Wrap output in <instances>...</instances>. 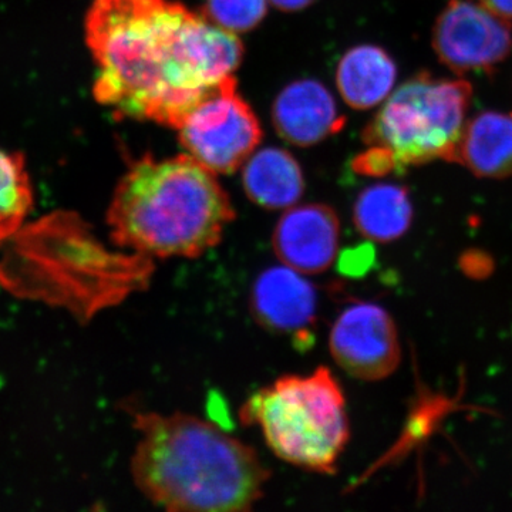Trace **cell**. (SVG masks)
I'll list each match as a JSON object with an SVG mask.
<instances>
[{"label": "cell", "instance_id": "5bb4252c", "mask_svg": "<svg viewBox=\"0 0 512 512\" xmlns=\"http://www.w3.org/2000/svg\"><path fill=\"white\" fill-rule=\"evenodd\" d=\"M242 183L249 200L268 210H288L305 192L302 168L289 151L268 147L244 164Z\"/></svg>", "mask_w": 512, "mask_h": 512}, {"label": "cell", "instance_id": "8fae6325", "mask_svg": "<svg viewBox=\"0 0 512 512\" xmlns=\"http://www.w3.org/2000/svg\"><path fill=\"white\" fill-rule=\"evenodd\" d=\"M305 276L285 265L266 269L258 276L251 308L264 328L309 339L316 319V292Z\"/></svg>", "mask_w": 512, "mask_h": 512}, {"label": "cell", "instance_id": "7a4b0ae2", "mask_svg": "<svg viewBox=\"0 0 512 512\" xmlns=\"http://www.w3.org/2000/svg\"><path fill=\"white\" fill-rule=\"evenodd\" d=\"M140 439L131 476L151 503L174 512H242L271 477L254 448L191 414L133 413Z\"/></svg>", "mask_w": 512, "mask_h": 512}, {"label": "cell", "instance_id": "ac0fdd59", "mask_svg": "<svg viewBox=\"0 0 512 512\" xmlns=\"http://www.w3.org/2000/svg\"><path fill=\"white\" fill-rule=\"evenodd\" d=\"M268 0H205V18L228 32H249L265 18Z\"/></svg>", "mask_w": 512, "mask_h": 512}, {"label": "cell", "instance_id": "8992f818", "mask_svg": "<svg viewBox=\"0 0 512 512\" xmlns=\"http://www.w3.org/2000/svg\"><path fill=\"white\" fill-rule=\"evenodd\" d=\"M473 89L466 80L420 73L390 94L363 131L393 173L434 160H456Z\"/></svg>", "mask_w": 512, "mask_h": 512}, {"label": "cell", "instance_id": "277c9868", "mask_svg": "<svg viewBox=\"0 0 512 512\" xmlns=\"http://www.w3.org/2000/svg\"><path fill=\"white\" fill-rule=\"evenodd\" d=\"M234 220L217 174L190 154L138 160L117 184L107 211L111 242L151 259L207 254Z\"/></svg>", "mask_w": 512, "mask_h": 512}, {"label": "cell", "instance_id": "3957f363", "mask_svg": "<svg viewBox=\"0 0 512 512\" xmlns=\"http://www.w3.org/2000/svg\"><path fill=\"white\" fill-rule=\"evenodd\" d=\"M0 262V284L87 322L134 293L146 291L154 259L110 251L80 215L56 211L20 228Z\"/></svg>", "mask_w": 512, "mask_h": 512}, {"label": "cell", "instance_id": "7c38bea8", "mask_svg": "<svg viewBox=\"0 0 512 512\" xmlns=\"http://www.w3.org/2000/svg\"><path fill=\"white\" fill-rule=\"evenodd\" d=\"M272 120L279 136L298 147H311L345 127L335 99L322 83L298 80L278 94Z\"/></svg>", "mask_w": 512, "mask_h": 512}, {"label": "cell", "instance_id": "2e32d148", "mask_svg": "<svg viewBox=\"0 0 512 512\" xmlns=\"http://www.w3.org/2000/svg\"><path fill=\"white\" fill-rule=\"evenodd\" d=\"M409 191L400 185L375 184L360 192L353 207V222L363 238L392 242L412 225Z\"/></svg>", "mask_w": 512, "mask_h": 512}, {"label": "cell", "instance_id": "e0dca14e", "mask_svg": "<svg viewBox=\"0 0 512 512\" xmlns=\"http://www.w3.org/2000/svg\"><path fill=\"white\" fill-rule=\"evenodd\" d=\"M33 208L25 156L0 148V242L12 239Z\"/></svg>", "mask_w": 512, "mask_h": 512}, {"label": "cell", "instance_id": "ba28073f", "mask_svg": "<svg viewBox=\"0 0 512 512\" xmlns=\"http://www.w3.org/2000/svg\"><path fill=\"white\" fill-rule=\"evenodd\" d=\"M433 49L451 72L490 73L510 56V20L480 2L450 0L434 23Z\"/></svg>", "mask_w": 512, "mask_h": 512}, {"label": "cell", "instance_id": "4fadbf2b", "mask_svg": "<svg viewBox=\"0 0 512 512\" xmlns=\"http://www.w3.org/2000/svg\"><path fill=\"white\" fill-rule=\"evenodd\" d=\"M480 178L512 174V114L484 111L464 127L456 160Z\"/></svg>", "mask_w": 512, "mask_h": 512}, {"label": "cell", "instance_id": "52a82bcc", "mask_svg": "<svg viewBox=\"0 0 512 512\" xmlns=\"http://www.w3.org/2000/svg\"><path fill=\"white\" fill-rule=\"evenodd\" d=\"M177 131L187 154L217 175L244 167L262 140L259 121L237 92L234 76L205 94Z\"/></svg>", "mask_w": 512, "mask_h": 512}, {"label": "cell", "instance_id": "6da1fadb", "mask_svg": "<svg viewBox=\"0 0 512 512\" xmlns=\"http://www.w3.org/2000/svg\"><path fill=\"white\" fill-rule=\"evenodd\" d=\"M84 36L97 64L94 99L175 130L244 56L235 33L173 0H93Z\"/></svg>", "mask_w": 512, "mask_h": 512}, {"label": "cell", "instance_id": "30bf717a", "mask_svg": "<svg viewBox=\"0 0 512 512\" xmlns=\"http://www.w3.org/2000/svg\"><path fill=\"white\" fill-rule=\"evenodd\" d=\"M339 242L338 214L325 204L293 205L272 235L276 258L306 276L328 271L338 256Z\"/></svg>", "mask_w": 512, "mask_h": 512}, {"label": "cell", "instance_id": "d6986e66", "mask_svg": "<svg viewBox=\"0 0 512 512\" xmlns=\"http://www.w3.org/2000/svg\"><path fill=\"white\" fill-rule=\"evenodd\" d=\"M478 2L500 18L512 20V0H478Z\"/></svg>", "mask_w": 512, "mask_h": 512}, {"label": "cell", "instance_id": "9c48e42d", "mask_svg": "<svg viewBox=\"0 0 512 512\" xmlns=\"http://www.w3.org/2000/svg\"><path fill=\"white\" fill-rule=\"evenodd\" d=\"M329 349L346 373L366 382L393 375L402 356L392 316L370 302L352 303L339 313L330 329Z\"/></svg>", "mask_w": 512, "mask_h": 512}, {"label": "cell", "instance_id": "ffe728a7", "mask_svg": "<svg viewBox=\"0 0 512 512\" xmlns=\"http://www.w3.org/2000/svg\"><path fill=\"white\" fill-rule=\"evenodd\" d=\"M271 2L284 12H298V10L308 8L315 0H271Z\"/></svg>", "mask_w": 512, "mask_h": 512}, {"label": "cell", "instance_id": "5b68a950", "mask_svg": "<svg viewBox=\"0 0 512 512\" xmlns=\"http://www.w3.org/2000/svg\"><path fill=\"white\" fill-rule=\"evenodd\" d=\"M239 419L261 430L276 457L312 473H335L349 443L345 394L328 367L279 377L256 390Z\"/></svg>", "mask_w": 512, "mask_h": 512}, {"label": "cell", "instance_id": "9a60e30c", "mask_svg": "<svg viewBox=\"0 0 512 512\" xmlns=\"http://www.w3.org/2000/svg\"><path fill=\"white\" fill-rule=\"evenodd\" d=\"M397 79L396 63L382 47L362 45L350 49L339 62L336 84L343 100L356 110L383 103Z\"/></svg>", "mask_w": 512, "mask_h": 512}]
</instances>
